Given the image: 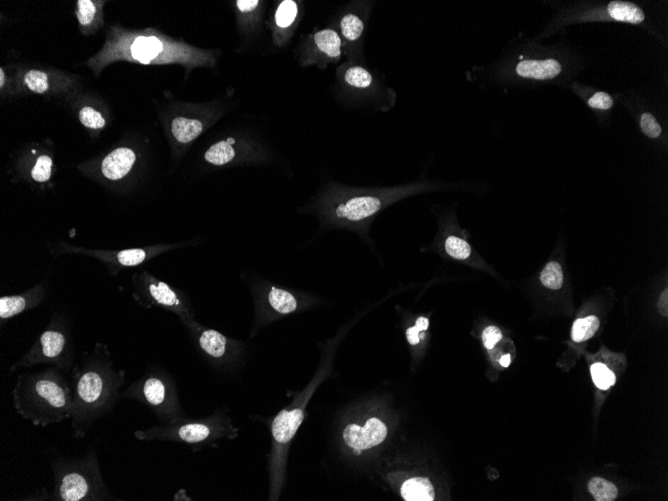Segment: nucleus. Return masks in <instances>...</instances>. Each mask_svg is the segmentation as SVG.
<instances>
[{"label":"nucleus","mask_w":668,"mask_h":501,"mask_svg":"<svg viewBox=\"0 0 668 501\" xmlns=\"http://www.w3.org/2000/svg\"><path fill=\"white\" fill-rule=\"evenodd\" d=\"M340 30L347 41H356L362 37L364 30V22L358 15L347 13L340 20Z\"/></svg>","instance_id":"obj_23"},{"label":"nucleus","mask_w":668,"mask_h":501,"mask_svg":"<svg viewBox=\"0 0 668 501\" xmlns=\"http://www.w3.org/2000/svg\"><path fill=\"white\" fill-rule=\"evenodd\" d=\"M73 355L65 322L62 316L55 315L30 350L11 366L10 373L11 375L20 368H33L39 364L53 366L67 372L73 369Z\"/></svg>","instance_id":"obj_8"},{"label":"nucleus","mask_w":668,"mask_h":501,"mask_svg":"<svg viewBox=\"0 0 668 501\" xmlns=\"http://www.w3.org/2000/svg\"><path fill=\"white\" fill-rule=\"evenodd\" d=\"M234 143L235 140L233 138L215 143L205 152V160L215 167H223L228 163H232L237 158Z\"/></svg>","instance_id":"obj_20"},{"label":"nucleus","mask_w":668,"mask_h":501,"mask_svg":"<svg viewBox=\"0 0 668 501\" xmlns=\"http://www.w3.org/2000/svg\"><path fill=\"white\" fill-rule=\"evenodd\" d=\"M517 71L522 77L549 79L559 75L562 66L555 59L523 60L517 66Z\"/></svg>","instance_id":"obj_15"},{"label":"nucleus","mask_w":668,"mask_h":501,"mask_svg":"<svg viewBox=\"0 0 668 501\" xmlns=\"http://www.w3.org/2000/svg\"><path fill=\"white\" fill-rule=\"evenodd\" d=\"M239 428L233 424L225 407L201 418L183 417L170 424H161L134 431L140 442H174L188 445L194 453L205 447H217L223 440L237 438Z\"/></svg>","instance_id":"obj_3"},{"label":"nucleus","mask_w":668,"mask_h":501,"mask_svg":"<svg viewBox=\"0 0 668 501\" xmlns=\"http://www.w3.org/2000/svg\"><path fill=\"white\" fill-rule=\"evenodd\" d=\"M445 250L448 256L459 261L467 259L472 254V248L463 238L456 236H449L445 240Z\"/></svg>","instance_id":"obj_29"},{"label":"nucleus","mask_w":668,"mask_h":501,"mask_svg":"<svg viewBox=\"0 0 668 501\" xmlns=\"http://www.w3.org/2000/svg\"><path fill=\"white\" fill-rule=\"evenodd\" d=\"M540 281L546 287L557 290L564 284L562 268L557 261H550L546 265L540 274Z\"/></svg>","instance_id":"obj_26"},{"label":"nucleus","mask_w":668,"mask_h":501,"mask_svg":"<svg viewBox=\"0 0 668 501\" xmlns=\"http://www.w3.org/2000/svg\"><path fill=\"white\" fill-rule=\"evenodd\" d=\"M401 496L407 501L434 500V489L429 480L414 478L407 480L401 486Z\"/></svg>","instance_id":"obj_17"},{"label":"nucleus","mask_w":668,"mask_h":501,"mask_svg":"<svg viewBox=\"0 0 668 501\" xmlns=\"http://www.w3.org/2000/svg\"><path fill=\"white\" fill-rule=\"evenodd\" d=\"M588 104L593 108L606 109L611 108L613 105V100L611 95L605 93H596L595 95L588 100Z\"/></svg>","instance_id":"obj_36"},{"label":"nucleus","mask_w":668,"mask_h":501,"mask_svg":"<svg viewBox=\"0 0 668 501\" xmlns=\"http://www.w3.org/2000/svg\"><path fill=\"white\" fill-rule=\"evenodd\" d=\"M588 489L594 500L597 501H613L618 495V487L604 478H593L588 483Z\"/></svg>","instance_id":"obj_24"},{"label":"nucleus","mask_w":668,"mask_h":501,"mask_svg":"<svg viewBox=\"0 0 668 501\" xmlns=\"http://www.w3.org/2000/svg\"><path fill=\"white\" fill-rule=\"evenodd\" d=\"M253 301L250 339H254L266 328L306 308V299L293 290L266 281L257 274H241Z\"/></svg>","instance_id":"obj_5"},{"label":"nucleus","mask_w":668,"mask_h":501,"mask_svg":"<svg viewBox=\"0 0 668 501\" xmlns=\"http://www.w3.org/2000/svg\"><path fill=\"white\" fill-rule=\"evenodd\" d=\"M127 372L114 368L106 346L98 344L71 369V426L73 437L82 439L94 424L109 415L121 399Z\"/></svg>","instance_id":"obj_1"},{"label":"nucleus","mask_w":668,"mask_h":501,"mask_svg":"<svg viewBox=\"0 0 668 501\" xmlns=\"http://www.w3.org/2000/svg\"><path fill=\"white\" fill-rule=\"evenodd\" d=\"M640 126L643 133L650 138H658L661 134L660 125L650 113H644L641 116Z\"/></svg>","instance_id":"obj_34"},{"label":"nucleus","mask_w":668,"mask_h":501,"mask_svg":"<svg viewBox=\"0 0 668 501\" xmlns=\"http://www.w3.org/2000/svg\"><path fill=\"white\" fill-rule=\"evenodd\" d=\"M407 341L411 346H418L421 339H425V331H420L416 325L407 330Z\"/></svg>","instance_id":"obj_37"},{"label":"nucleus","mask_w":668,"mask_h":501,"mask_svg":"<svg viewBox=\"0 0 668 501\" xmlns=\"http://www.w3.org/2000/svg\"><path fill=\"white\" fill-rule=\"evenodd\" d=\"M121 399L134 400L150 410L161 424H170L185 417L176 380L159 368H151L121 393Z\"/></svg>","instance_id":"obj_6"},{"label":"nucleus","mask_w":668,"mask_h":501,"mask_svg":"<svg viewBox=\"0 0 668 501\" xmlns=\"http://www.w3.org/2000/svg\"><path fill=\"white\" fill-rule=\"evenodd\" d=\"M132 283L134 299L142 308H163L174 313L180 321L194 319V308L189 299L174 286L147 272L134 275Z\"/></svg>","instance_id":"obj_9"},{"label":"nucleus","mask_w":668,"mask_h":501,"mask_svg":"<svg viewBox=\"0 0 668 501\" xmlns=\"http://www.w3.org/2000/svg\"><path fill=\"white\" fill-rule=\"evenodd\" d=\"M298 8L297 2L293 0L282 1L275 13V21L281 28H289L297 19Z\"/></svg>","instance_id":"obj_27"},{"label":"nucleus","mask_w":668,"mask_h":501,"mask_svg":"<svg viewBox=\"0 0 668 501\" xmlns=\"http://www.w3.org/2000/svg\"><path fill=\"white\" fill-rule=\"evenodd\" d=\"M313 40L317 50L329 59L338 60L342 57V37L333 29L325 28L317 31Z\"/></svg>","instance_id":"obj_16"},{"label":"nucleus","mask_w":668,"mask_h":501,"mask_svg":"<svg viewBox=\"0 0 668 501\" xmlns=\"http://www.w3.org/2000/svg\"><path fill=\"white\" fill-rule=\"evenodd\" d=\"M383 203V199L373 194H353L333 201L327 214L336 223L354 225L375 216L382 208Z\"/></svg>","instance_id":"obj_10"},{"label":"nucleus","mask_w":668,"mask_h":501,"mask_svg":"<svg viewBox=\"0 0 668 501\" xmlns=\"http://www.w3.org/2000/svg\"><path fill=\"white\" fill-rule=\"evenodd\" d=\"M203 123L192 118L176 117L171 124L172 135L181 144L194 142L203 133Z\"/></svg>","instance_id":"obj_19"},{"label":"nucleus","mask_w":668,"mask_h":501,"mask_svg":"<svg viewBox=\"0 0 668 501\" xmlns=\"http://www.w3.org/2000/svg\"><path fill=\"white\" fill-rule=\"evenodd\" d=\"M259 1L257 0H239L236 2L237 8L241 12H251L259 6Z\"/></svg>","instance_id":"obj_38"},{"label":"nucleus","mask_w":668,"mask_h":501,"mask_svg":"<svg viewBox=\"0 0 668 501\" xmlns=\"http://www.w3.org/2000/svg\"><path fill=\"white\" fill-rule=\"evenodd\" d=\"M3 78H4L3 71L1 70V86H3V84H4V79H3Z\"/></svg>","instance_id":"obj_42"},{"label":"nucleus","mask_w":668,"mask_h":501,"mask_svg":"<svg viewBox=\"0 0 668 501\" xmlns=\"http://www.w3.org/2000/svg\"><path fill=\"white\" fill-rule=\"evenodd\" d=\"M600 319L593 316V315L585 317V319H577L573 323V331H571L573 341L582 342L591 339L600 328Z\"/></svg>","instance_id":"obj_22"},{"label":"nucleus","mask_w":668,"mask_h":501,"mask_svg":"<svg viewBox=\"0 0 668 501\" xmlns=\"http://www.w3.org/2000/svg\"><path fill=\"white\" fill-rule=\"evenodd\" d=\"M416 326L420 331H427L428 330V326H429V319L427 317L419 316L416 319Z\"/></svg>","instance_id":"obj_40"},{"label":"nucleus","mask_w":668,"mask_h":501,"mask_svg":"<svg viewBox=\"0 0 668 501\" xmlns=\"http://www.w3.org/2000/svg\"><path fill=\"white\" fill-rule=\"evenodd\" d=\"M163 49V44L156 37H140L134 40L131 46L132 55L141 64H149L158 57Z\"/></svg>","instance_id":"obj_18"},{"label":"nucleus","mask_w":668,"mask_h":501,"mask_svg":"<svg viewBox=\"0 0 668 501\" xmlns=\"http://www.w3.org/2000/svg\"><path fill=\"white\" fill-rule=\"evenodd\" d=\"M77 19L82 26H89L93 22L96 8L91 0H80L77 2Z\"/></svg>","instance_id":"obj_33"},{"label":"nucleus","mask_w":668,"mask_h":501,"mask_svg":"<svg viewBox=\"0 0 668 501\" xmlns=\"http://www.w3.org/2000/svg\"><path fill=\"white\" fill-rule=\"evenodd\" d=\"M80 120L84 126L91 129H102L105 125V120L102 114L93 109V107H84L80 111Z\"/></svg>","instance_id":"obj_32"},{"label":"nucleus","mask_w":668,"mask_h":501,"mask_svg":"<svg viewBox=\"0 0 668 501\" xmlns=\"http://www.w3.org/2000/svg\"><path fill=\"white\" fill-rule=\"evenodd\" d=\"M609 13L611 19L618 20V21L638 24L644 20V12L632 2H611L609 4Z\"/></svg>","instance_id":"obj_21"},{"label":"nucleus","mask_w":668,"mask_h":501,"mask_svg":"<svg viewBox=\"0 0 668 501\" xmlns=\"http://www.w3.org/2000/svg\"><path fill=\"white\" fill-rule=\"evenodd\" d=\"M51 173H53V160L47 155L39 156L31 171L33 180L38 182H46L50 178Z\"/></svg>","instance_id":"obj_30"},{"label":"nucleus","mask_w":668,"mask_h":501,"mask_svg":"<svg viewBox=\"0 0 668 501\" xmlns=\"http://www.w3.org/2000/svg\"><path fill=\"white\" fill-rule=\"evenodd\" d=\"M502 339L501 330L494 325L488 326L483 330V341L488 350H492Z\"/></svg>","instance_id":"obj_35"},{"label":"nucleus","mask_w":668,"mask_h":501,"mask_svg":"<svg viewBox=\"0 0 668 501\" xmlns=\"http://www.w3.org/2000/svg\"><path fill=\"white\" fill-rule=\"evenodd\" d=\"M55 489L51 496L56 501L113 500L103 478L95 449L84 456L58 455L51 460Z\"/></svg>","instance_id":"obj_4"},{"label":"nucleus","mask_w":668,"mask_h":501,"mask_svg":"<svg viewBox=\"0 0 668 501\" xmlns=\"http://www.w3.org/2000/svg\"><path fill=\"white\" fill-rule=\"evenodd\" d=\"M11 397L17 415L35 426L48 427L71 419V381L64 371L53 366L38 372L19 373Z\"/></svg>","instance_id":"obj_2"},{"label":"nucleus","mask_w":668,"mask_h":501,"mask_svg":"<svg viewBox=\"0 0 668 501\" xmlns=\"http://www.w3.org/2000/svg\"><path fill=\"white\" fill-rule=\"evenodd\" d=\"M591 375L595 386L602 390H607L616 381L615 375L602 363H594L591 366Z\"/></svg>","instance_id":"obj_28"},{"label":"nucleus","mask_w":668,"mask_h":501,"mask_svg":"<svg viewBox=\"0 0 668 501\" xmlns=\"http://www.w3.org/2000/svg\"><path fill=\"white\" fill-rule=\"evenodd\" d=\"M26 86L33 93H44L48 89L46 73L39 70H30L24 77Z\"/></svg>","instance_id":"obj_31"},{"label":"nucleus","mask_w":668,"mask_h":501,"mask_svg":"<svg viewBox=\"0 0 668 501\" xmlns=\"http://www.w3.org/2000/svg\"><path fill=\"white\" fill-rule=\"evenodd\" d=\"M344 82L354 88H369L373 82V77L367 69L362 66L349 67L344 73Z\"/></svg>","instance_id":"obj_25"},{"label":"nucleus","mask_w":668,"mask_h":501,"mask_svg":"<svg viewBox=\"0 0 668 501\" xmlns=\"http://www.w3.org/2000/svg\"><path fill=\"white\" fill-rule=\"evenodd\" d=\"M46 283H39L19 295H8L0 299V319L8 321L20 313L37 308L46 299Z\"/></svg>","instance_id":"obj_13"},{"label":"nucleus","mask_w":668,"mask_h":501,"mask_svg":"<svg viewBox=\"0 0 668 501\" xmlns=\"http://www.w3.org/2000/svg\"><path fill=\"white\" fill-rule=\"evenodd\" d=\"M499 362H501V366H503V368H508L511 363L510 355H505L504 357H502Z\"/></svg>","instance_id":"obj_41"},{"label":"nucleus","mask_w":668,"mask_h":501,"mask_svg":"<svg viewBox=\"0 0 668 501\" xmlns=\"http://www.w3.org/2000/svg\"><path fill=\"white\" fill-rule=\"evenodd\" d=\"M136 155L133 151L127 147H120L109 153L102 161L103 176L111 180H118L127 176L131 171Z\"/></svg>","instance_id":"obj_14"},{"label":"nucleus","mask_w":668,"mask_h":501,"mask_svg":"<svg viewBox=\"0 0 668 501\" xmlns=\"http://www.w3.org/2000/svg\"><path fill=\"white\" fill-rule=\"evenodd\" d=\"M189 243H179V245H158L149 246L145 248H132V249L120 250V252H104V250H86L82 248L68 247V252L73 254H87V256H94L100 261H104L109 265L111 268L115 270V272L120 268L133 267L142 265L145 261L176 249V248L183 247Z\"/></svg>","instance_id":"obj_11"},{"label":"nucleus","mask_w":668,"mask_h":501,"mask_svg":"<svg viewBox=\"0 0 668 501\" xmlns=\"http://www.w3.org/2000/svg\"><path fill=\"white\" fill-rule=\"evenodd\" d=\"M387 436V427L380 418L371 417L360 424L351 422L344 427L342 440L353 455L360 456L382 444Z\"/></svg>","instance_id":"obj_12"},{"label":"nucleus","mask_w":668,"mask_h":501,"mask_svg":"<svg viewBox=\"0 0 668 501\" xmlns=\"http://www.w3.org/2000/svg\"><path fill=\"white\" fill-rule=\"evenodd\" d=\"M667 290H665L661 294L660 301L658 303L659 312L662 313L665 316H667Z\"/></svg>","instance_id":"obj_39"},{"label":"nucleus","mask_w":668,"mask_h":501,"mask_svg":"<svg viewBox=\"0 0 668 501\" xmlns=\"http://www.w3.org/2000/svg\"><path fill=\"white\" fill-rule=\"evenodd\" d=\"M192 341L208 363L223 373L236 372L244 366L248 355L246 342L226 337L219 331L205 328L195 319L181 321Z\"/></svg>","instance_id":"obj_7"}]
</instances>
